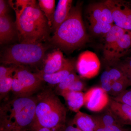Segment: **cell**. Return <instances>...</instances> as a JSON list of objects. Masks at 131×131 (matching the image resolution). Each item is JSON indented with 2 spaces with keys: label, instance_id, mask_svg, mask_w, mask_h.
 Listing matches in <instances>:
<instances>
[{
  "label": "cell",
  "instance_id": "obj_1",
  "mask_svg": "<svg viewBox=\"0 0 131 131\" xmlns=\"http://www.w3.org/2000/svg\"><path fill=\"white\" fill-rule=\"evenodd\" d=\"M36 96H15L0 107L1 131H27L32 126L35 116Z\"/></svg>",
  "mask_w": 131,
  "mask_h": 131
},
{
  "label": "cell",
  "instance_id": "obj_2",
  "mask_svg": "<svg viewBox=\"0 0 131 131\" xmlns=\"http://www.w3.org/2000/svg\"><path fill=\"white\" fill-rule=\"evenodd\" d=\"M20 42L39 43L48 39L51 30L46 17L34 0H29L15 21Z\"/></svg>",
  "mask_w": 131,
  "mask_h": 131
},
{
  "label": "cell",
  "instance_id": "obj_3",
  "mask_svg": "<svg viewBox=\"0 0 131 131\" xmlns=\"http://www.w3.org/2000/svg\"><path fill=\"white\" fill-rule=\"evenodd\" d=\"M36 98L35 118L31 128H56L66 124L67 109L51 89L44 90Z\"/></svg>",
  "mask_w": 131,
  "mask_h": 131
},
{
  "label": "cell",
  "instance_id": "obj_4",
  "mask_svg": "<svg viewBox=\"0 0 131 131\" xmlns=\"http://www.w3.org/2000/svg\"><path fill=\"white\" fill-rule=\"evenodd\" d=\"M81 4L72 7L69 16L54 32L52 43L65 51H72L84 45L88 35L83 22Z\"/></svg>",
  "mask_w": 131,
  "mask_h": 131
},
{
  "label": "cell",
  "instance_id": "obj_5",
  "mask_svg": "<svg viewBox=\"0 0 131 131\" xmlns=\"http://www.w3.org/2000/svg\"><path fill=\"white\" fill-rule=\"evenodd\" d=\"M46 49L42 43L20 42L6 49L2 56L1 62L5 64L18 66L35 65L44 60Z\"/></svg>",
  "mask_w": 131,
  "mask_h": 131
},
{
  "label": "cell",
  "instance_id": "obj_6",
  "mask_svg": "<svg viewBox=\"0 0 131 131\" xmlns=\"http://www.w3.org/2000/svg\"><path fill=\"white\" fill-rule=\"evenodd\" d=\"M43 81L39 72L32 73L22 66H18L14 74L12 91L15 96H32L39 89Z\"/></svg>",
  "mask_w": 131,
  "mask_h": 131
},
{
  "label": "cell",
  "instance_id": "obj_7",
  "mask_svg": "<svg viewBox=\"0 0 131 131\" xmlns=\"http://www.w3.org/2000/svg\"><path fill=\"white\" fill-rule=\"evenodd\" d=\"M104 2L112 12L114 25L131 32V4L118 0H107Z\"/></svg>",
  "mask_w": 131,
  "mask_h": 131
},
{
  "label": "cell",
  "instance_id": "obj_8",
  "mask_svg": "<svg viewBox=\"0 0 131 131\" xmlns=\"http://www.w3.org/2000/svg\"><path fill=\"white\" fill-rule=\"evenodd\" d=\"M100 67V62L96 54L88 50L80 54L76 65L80 77L86 79H90L97 75Z\"/></svg>",
  "mask_w": 131,
  "mask_h": 131
},
{
  "label": "cell",
  "instance_id": "obj_9",
  "mask_svg": "<svg viewBox=\"0 0 131 131\" xmlns=\"http://www.w3.org/2000/svg\"><path fill=\"white\" fill-rule=\"evenodd\" d=\"M110 101L107 93L101 87L91 88L85 93L84 105L92 112L101 111L108 106Z\"/></svg>",
  "mask_w": 131,
  "mask_h": 131
},
{
  "label": "cell",
  "instance_id": "obj_10",
  "mask_svg": "<svg viewBox=\"0 0 131 131\" xmlns=\"http://www.w3.org/2000/svg\"><path fill=\"white\" fill-rule=\"evenodd\" d=\"M87 14L89 22H103L114 24L112 12L104 2L90 5L87 9Z\"/></svg>",
  "mask_w": 131,
  "mask_h": 131
},
{
  "label": "cell",
  "instance_id": "obj_11",
  "mask_svg": "<svg viewBox=\"0 0 131 131\" xmlns=\"http://www.w3.org/2000/svg\"><path fill=\"white\" fill-rule=\"evenodd\" d=\"M65 59L59 49L49 53L45 58L43 68L39 73L42 74H51L60 70L65 64Z\"/></svg>",
  "mask_w": 131,
  "mask_h": 131
},
{
  "label": "cell",
  "instance_id": "obj_12",
  "mask_svg": "<svg viewBox=\"0 0 131 131\" xmlns=\"http://www.w3.org/2000/svg\"><path fill=\"white\" fill-rule=\"evenodd\" d=\"M18 37L15 22L8 14L0 16V43L7 44Z\"/></svg>",
  "mask_w": 131,
  "mask_h": 131
},
{
  "label": "cell",
  "instance_id": "obj_13",
  "mask_svg": "<svg viewBox=\"0 0 131 131\" xmlns=\"http://www.w3.org/2000/svg\"><path fill=\"white\" fill-rule=\"evenodd\" d=\"M131 49V32L122 35L117 41L106 61L111 64L115 63Z\"/></svg>",
  "mask_w": 131,
  "mask_h": 131
},
{
  "label": "cell",
  "instance_id": "obj_14",
  "mask_svg": "<svg viewBox=\"0 0 131 131\" xmlns=\"http://www.w3.org/2000/svg\"><path fill=\"white\" fill-rule=\"evenodd\" d=\"M75 64L74 62L67 59L65 64L60 70L51 74H42L40 73L43 81L51 85H58L65 80L68 76L75 71Z\"/></svg>",
  "mask_w": 131,
  "mask_h": 131
},
{
  "label": "cell",
  "instance_id": "obj_15",
  "mask_svg": "<svg viewBox=\"0 0 131 131\" xmlns=\"http://www.w3.org/2000/svg\"><path fill=\"white\" fill-rule=\"evenodd\" d=\"M72 0H60L58 3L54 13L51 29L54 32L68 18L72 8Z\"/></svg>",
  "mask_w": 131,
  "mask_h": 131
},
{
  "label": "cell",
  "instance_id": "obj_16",
  "mask_svg": "<svg viewBox=\"0 0 131 131\" xmlns=\"http://www.w3.org/2000/svg\"><path fill=\"white\" fill-rule=\"evenodd\" d=\"M108 106L123 125L131 126V107L116 101L113 99L110 100Z\"/></svg>",
  "mask_w": 131,
  "mask_h": 131
},
{
  "label": "cell",
  "instance_id": "obj_17",
  "mask_svg": "<svg viewBox=\"0 0 131 131\" xmlns=\"http://www.w3.org/2000/svg\"><path fill=\"white\" fill-rule=\"evenodd\" d=\"M129 31L126 30L114 25L105 35V40L103 48L105 59H107L110 52L120 38Z\"/></svg>",
  "mask_w": 131,
  "mask_h": 131
},
{
  "label": "cell",
  "instance_id": "obj_18",
  "mask_svg": "<svg viewBox=\"0 0 131 131\" xmlns=\"http://www.w3.org/2000/svg\"><path fill=\"white\" fill-rule=\"evenodd\" d=\"M65 100L70 110L77 113L84 105L85 93L82 92L64 91L60 94Z\"/></svg>",
  "mask_w": 131,
  "mask_h": 131
},
{
  "label": "cell",
  "instance_id": "obj_19",
  "mask_svg": "<svg viewBox=\"0 0 131 131\" xmlns=\"http://www.w3.org/2000/svg\"><path fill=\"white\" fill-rule=\"evenodd\" d=\"M72 124L82 131H96L98 127L94 116L81 111L76 113Z\"/></svg>",
  "mask_w": 131,
  "mask_h": 131
},
{
  "label": "cell",
  "instance_id": "obj_20",
  "mask_svg": "<svg viewBox=\"0 0 131 131\" xmlns=\"http://www.w3.org/2000/svg\"><path fill=\"white\" fill-rule=\"evenodd\" d=\"M94 117L97 124V128L112 125L124 126L108 106L105 112Z\"/></svg>",
  "mask_w": 131,
  "mask_h": 131
},
{
  "label": "cell",
  "instance_id": "obj_21",
  "mask_svg": "<svg viewBox=\"0 0 131 131\" xmlns=\"http://www.w3.org/2000/svg\"><path fill=\"white\" fill-rule=\"evenodd\" d=\"M38 4L41 11L46 17L49 25L51 28L56 10V1L55 0H39Z\"/></svg>",
  "mask_w": 131,
  "mask_h": 131
},
{
  "label": "cell",
  "instance_id": "obj_22",
  "mask_svg": "<svg viewBox=\"0 0 131 131\" xmlns=\"http://www.w3.org/2000/svg\"><path fill=\"white\" fill-rule=\"evenodd\" d=\"M114 25L103 22H89V29L95 35H105Z\"/></svg>",
  "mask_w": 131,
  "mask_h": 131
},
{
  "label": "cell",
  "instance_id": "obj_23",
  "mask_svg": "<svg viewBox=\"0 0 131 131\" xmlns=\"http://www.w3.org/2000/svg\"><path fill=\"white\" fill-rule=\"evenodd\" d=\"M130 86V83L127 78L116 81L113 83L110 93L115 97L122 93Z\"/></svg>",
  "mask_w": 131,
  "mask_h": 131
},
{
  "label": "cell",
  "instance_id": "obj_24",
  "mask_svg": "<svg viewBox=\"0 0 131 131\" xmlns=\"http://www.w3.org/2000/svg\"><path fill=\"white\" fill-rule=\"evenodd\" d=\"M78 77L79 76L77 75L75 71H73L65 80L57 85L55 89L56 94L60 95L62 91L69 88Z\"/></svg>",
  "mask_w": 131,
  "mask_h": 131
},
{
  "label": "cell",
  "instance_id": "obj_25",
  "mask_svg": "<svg viewBox=\"0 0 131 131\" xmlns=\"http://www.w3.org/2000/svg\"><path fill=\"white\" fill-rule=\"evenodd\" d=\"M13 76L0 78V96L1 100L5 98L12 90Z\"/></svg>",
  "mask_w": 131,
  "mask_h": 131
},
{
  "label": "cell",
  "instance_id": "obj_26",
  "mask_svg": "<svg viewBox=\"0 0 131 131\" xmlns=\"http://www.w3.org/2000/svg\"><path fill=\"white\" fill-rule=\"evenodd\" d=\"M101 88L106 92L110 93L113 84L110 78L108 70L103 72L101 76Z\"/></svg>",
  "mask_w": 131,
  "mask_h": 131
},
{
  "label": "cell",
  "instance_id": "obj_27",
  "mask_svg": "<svg viewBox=\"0 0 131 131\" xmlns=\"http://www.w3.org/2000/svg\"><path fill=\"white\" fill-rule=\"evenodd\" d=\"M127 78L131 85V57L120 64L118 68Z\"/></svg>",
  "mask_w": 131,
  "mask_h": 131
},
{
  "label": "cell",
  "instance_id": "obj_28",
  "mask_svg": "<svg viewBox=\"0 0 131 131\" xmlns=\"http://www.w3.org/2000/svg\"><path fill=\"white\" fill-rule=\"evenodd\" d=\"M113 99L131 107V89L126 90L119 95L115 96Z\"/></svg>",
  "mask_w": 131,
  "mask_h": 131
},
{
  "label": "cell",
  "instance_id": "obj_29",
  "mask_svg": "<svg viewBox=\"0 0 131 131\" xmlns=\"http://www.w3.org/2000/svg\"><path fill=\"white\" fill-rule=\"evenodd\" d=\"M29 0H18L15 1L14 4H13L12 2H9L10 5L14 9L16 13V16L20 14L25 8L29 2Z\"/></svg>",
  "mask_w": 131,
  "mask_h": 131
},
{
  "label": "cell",
  "instance_id": "obj_30",
  "mask_svg": "<svg viewBox=\"0 0 131 131\" xmlns=\"http://www.w3.org/2000/svg\"><path fill=\"white\" fill-rule=\"evenodd\" d=\"M18 66L12 65L10 66H0V78L6 77L14 76Z\"/></svg>",
  "mask_w": 131,
  "mask_h": 131
},
{
  "label": "cell",
  "instance_id": "obj_31",
  "mask_svg": "<svg viewBox=\"0 0 131 131\" xmlns=\"http://www.w3.org/2000/svg\"><path fill=\"white\" fill-rule=\"evenodd\" d=\"M84 83L79 77L69 88L64 91L82 92V91L84 90Z\"/></svg>",
  "mask_w": 131,
  "mask_h": 131
},
{
  "label": "cell",
  "instance_id": "obj_32",
  "mask_svg": "<svg viewBox=\"0 0 131 131\" xmlns=\"http://www.w3.org/2000/svg\"><path fill=\"white\" fill-rule=\"evenodd\" d=\"M96 131H131L121 126L112 125L98 127Z\"/></svg>",
  "mask_w": 131,
  "mask_h": 131
},
{
  "label": "cell",
  "instance_id": "obj_33",
  "mask_svg": "<svg viewBox=\"0 0 131 131\" xmlns=\"http://www.w3.org/2000/svg\"><path fill=\"white\" fill-rule=\"evenodd\" d=\"M8 11L7 2L4 0H0V16L8 14Z\"/></svg>",
  "mask_w": 131,
  "mask_h": 131
},
{
  "label": "cell",
  "instance_id": "obj_34",
  "mask_svg": "<svg viewBox=\"0 0 131 131\" xmlns=\"http://www.w3.org/2000/svg\"><path fill=\"white\" fill-rule=\"evenodd\" d=\"M59 131H82L73 124H66L61 127Z\"/></svg>",
  "mask_w": 131,
  "mask_h": 131
},
{
  "label": "cell",
  "instance_id": "obj_35",
  "mask_svg": "<svg viewBox=\"0 0 131 131\" xmlns=\"http://www.w3.org/2000/svg\"><path fill=\"white\" fill-rule=\"evenodd\" d=\"M61 127L53 128L45 127H32L30 129V131H59Z\"/></svg>",
  "mask_w": 131,
  "mask_h": 131
},
{
  "label": "cell",
  "instance_id": "obj_36",
  "mask_svg": "<svg viewBox=\"0 0 131 131\" xmlns=\"http://www.w3.org/2000/svg\"><path fill=\"white\" fill-rule=\"evenodd\" d=\"M27 131H30V130H29Z\"/></svg>",
  "mask_w": 131,
  "mask_h": 131
},
{
  "label": "cell",
  "instance_id": "obj_37",
  "mask_svg": "<svg viewBox=\"0 0 131 131\" xmlns=\"http://www.w3.org/2000/svg\"><path fill=\"white\" fill-rule=\"evenodd\" d=\"M130 52H131V49H130Z\"/></svg>",
  "mask_w": 131,
  "mask_h": 131
}]
</instances>
